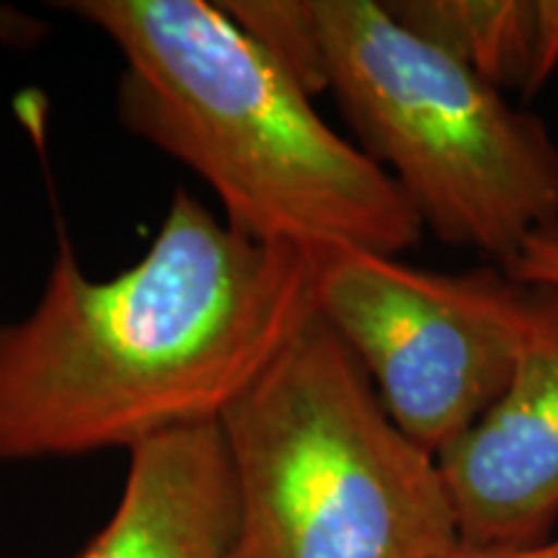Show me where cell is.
Wrapping results in <instances>:
<instances>
[{
	"instance_id": "obj_1",
	"label": "cell",
	"mask_w": 558,
	"mask_h": 558,
	"mask_svg": "<svg viewBox=\"0 0 558 558\" xmlns=\"http://www.w3.org/2000/svg\"><path fill=\"white\" fill-rule=\"evenodd\" d=\"M320 251L248 239L179 186L148 251L96 279L68 235L0 324V463L215 424L316 316Z\"/></svg>"
},
{
	"instance_id": "obj_2",
	"label": "cell",
	"mask_w": 558,
	"mask_h": 558,
	"mask_svg": "<svg viewBox=\"0 0 558 558\" xmlns=\"http://www.w3.org/2000/svg\"><path fill=\"white\" fill-rule=\"evenodd\" d=\"M122 54L117 117L197 173L239 233L305 251L401 256L424 226L393 179L220 3L70 0Z\"/></svg>"
},
{
	"instance_id": "obj_3",
	"label": "cell",
	"mask_w": 558,
	"mask_h": 558,
	"mask_svg": "<svg viewBox=\"0 0 558 558\" xmlns=\"http://www.w3.org/2000/svg\"><path fill=\"white\" fill-rule=\"evenodd\" d=\"M218 424L239 499L233 558H445L460 546L437 456L396 427L318 311Z\"/></svg>"
},
{
	"instance_id": "obj_4",
	"label": "cell",
	"mask_w": 558,
	"mask_h": 558,
	"mask_svg": "<svg viewBox=\"0 0 558 558\" xmlns=\"http://www.w3.org/2000/svg\"><path fill=\"white\" fill-rule=\"evenodd\" d=\"M326 81L365 153L424 230L501 269L558 222V145L514 107L390 16L380 0H313Z\"/></svg>"
},
{
	"instance_id": "obj_5",
	"label": "cell",
	"mask_w": 558,
	"mask_h": 558,
	"mask_svg": "<svg viewBox=\"0 0 558 558\" xmlns=\"http://www.w3.org/2000/svg\"><path fill=\"white\" fill-rule=\"evenodd\" d=\"M522 305L525 284L497 264L432 271L373 251H320L318 316L352 349L396 427L432 456L505 393Z\"/></svg>"
},
{
	"instance_id": "obj_6",
	"label": "cell",
	"mask_w": 558,
	"mask_h": 558,
	"mask_svg": "<svg viewBox=\"0 0 558 558\" xmlns=\"http://www.w3.org/2000/svg\"><path fill=\"white\" fill-rule=\"evenodd\" d=\"M463 546L530 548L558 520V290L525 284L509 386L437 456Z\"/></svg>"
},
{
	"instance_id": "obj_7",
	"label": "cell",
	"mask_w": 558,
	"mask_h": 558,
	"mask_svg": "<svg viewBox=\"0 0 558 558\" xmlns=\"http://www.w3.org/2000/svg\"><path fill=\"white\" fill-rule=\"evenodd\" d=\"M128 456L114 512L75 558H233L239 499L218 422L166 432Z\"/></svg>"
},
{
	"instance_id": "obj_8",
	"label": "cell",
	"mask_w": 558,
	"mask_h": 558,
	"mask_svg": "<svg viewBox=\"0 0 558 558\" xmlns=\"http://www.w3.org/2000/svg\"><path fill=\"white\" fill-rule=\"evenodd\" d=\"M403 29L501 94L533 96L558 70V0H386Z\"/></svg>"
},
{
	"instance_id": "obj_9",
	"label": "cell",
	"mask_w": 558,
	"mask_h": 558,
	"mask_svg": "<svg viewBox=\"0 0 558 558\" xmlns=\"http://www.w3.org/2000/svg\"><path fill=\"white\" fill-rule=\"evenodd\" d=\"M220 5L311 96L329 90L324 37L313 0H230Z\"/></svg>"
},
{
	"instance_id": "obj_10",
	"label": "cell",
	"mask_w": 558,
	"mask_h": 558,
	"mask_svg": "<svg viewBox=\"0 0 558 558\" xmlns=\"http://www.w3.org/2000/svg\"><path fill=\"white\" fill-rule=\"evenodd\" d=\"M507 271L522 284H546L558 290V222L538 230Z\"/></svg>"
},
{
	"instance_id": "obj_11",
	"label": "cell",
	"mask_w": 558,
	"mask_h": 558,
	"mask_svg": "<svg viewBox=\"0 0 558 558\" xmlns=\"http://www.w3.org/2000/svg\"><path fill=\"white\" fill-rule=\"evenodd\" d=\"M47 34V24L29 13L11 9V5H0V45L26 50L34 47Z\"/></svg>"
},
{
	"instance_id": "obj_12",
	"label": "cell",
	"mask_w": 558,
	"mask_h": 558,
	"mask_svg": "<svg viewBox=\"0 0 558 558\" xmlns=\"http://www.w3.org/2000/svg\"><path fill=\"white\" fill-rule=\"evenodd\" d=\"M445 558H558V535L530 548H476L460 543Z\"/></svg>"
}]
</instances>
